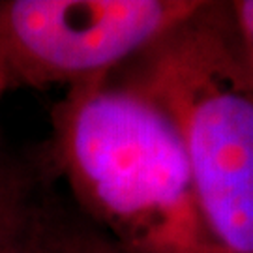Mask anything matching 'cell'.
Listing matches in <instances>:
<instances>
[{"mask_svg": "<svg viewBox=\"0 0 253 253\" xmlns=\"http://www.w3.org/2000/svg\"><path fill=\"white\" fill-rule=\"evenodd\" d=\"M113 73L178 127L214 253H253V58L235 17L201 4Z\"/></svg>", "mask_w": 253, "mask_h": 253, "instance_id": "cell-2", "label": "cell"}, {"mask_svg": "<svg viewBox=\"0 0 253 253\" xmlns=\"http://www.w3.org/2000/svg\"><path fill=\"white\" fill-rule=\"evenodd\" d=\"M25 253H129L75 208L54 178L36 214Z\"/></svg>", "mask_w": 253, "mask_h": 253, "instance_id": "cell-5", "label": "cell"}, {"mask_svg": "<svg viewBox=\"0 0 253 253\" xmlns=\"http://www.w3.org/2000/svg\"><path fill=\"white\" fill-rule=\"evenodd\" d=\"M45 154L75 208L129 253H214L172 118L115 73L70 86Z\"/></svg>", "mask_w": 253, "mask_h": 253, "instance_id": "cell-1", "label": "cell"}, {"mask_svg": "<svg viewBox=\"0 0 253 253\" xmlns=\"http://www.w3.org/2000/svg\"><path fill=\"white\" fill-rule=\"evenodd\" d=\"M186 0H0V77L66 88L105 77L190 17Z\"/></svg>", "mask_w": 253, "mask_h": 253, "instance_id": "cell-3", "label": "cell"}, {"mask_svg": "<svg viewBox=\"0 0 253 253\" xmlns=\"http://www.w3.org/2000/svg\"><path fill=\"white\" fill-rule=\"evenodd\" d=\"M4 92H8V90H6V84H4V81H2V77H0V98L4 96Z\"/></svg>", "mask_w": 253, "mask_h": 253, "instance_id": "cell-7", "label": "cell"}, {"mask_svg": "<svg viewBox=\"0 0 253 253\" xmlns=\"http://www.w3.org/2000/svg\"><path fill=\"white\" fill-rule=\"evenodd\" d=\"M233 17L236 21V27L242 34L248 51L253 58V0H244V2H236L235 8H231Z\"/></svg>", "mask_w": 253, "mask_h": 253, "instance_id": "cell-6", "label": "cell"}, {"mask_svg": "<svg viewBox=\"0 0 253 253\" xmlns=\"http://www.w3.org/2000/svg\"><path fill=\"white\" fill-rule=\"evenodd\" d=\"M53 180L45 148L28 156L0 150V253H25Z\"/></svg>", "mask_w": 253, "mask_h": 253, "instance_id": "cell-4", "label": "cell"}]
</instances>
